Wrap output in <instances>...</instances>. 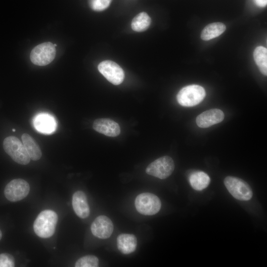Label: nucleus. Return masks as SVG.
<instances>
[{
    "mask_svg": "<svg viewBox=\"0 0 267 267\" xmlns=\"http://www.w3.org/2000/svg\"><path fill=\"white\" fill-rule=\"evenodd\" d=\"M57 221L58 216L54 211L44 210L39 214L34 222V232L40 237L49 238L53 235Z\"/></svg>",
    "mask_w": 267,
    "mask_h": 267,
    "instance_id": "1",
    "label": "nucleus"
},
{
    "mask_svg": "<svg viewBox=\"0 0 267 267\" xmlns=\"http://www.w3.org/2000/svg\"><path fill=\"white\" fill-rule=\"evenodd\" d=\"M3 147L15 162L21 165H27L30 162V158L24 145L16 137L9 136L5 138Z\"/></svg>",
    "mask_w": 267,
    "mask_h": 267,
    "instance_id": "2",
    "label": "nucleus"
},
{
    "mask_svg": "<svg viewBox=\"0 0 267 267\" xmlns=\"http://www.w3.org/2000/svg\"><path fill=\"white\" fill-rule=\"evenodd\" d=\"M205 89L197 85H191L182 88L177 95L178 103L184 107H192L200 103L205 98Z\"/></svg>",
    "mask_w": 267,
    "mask_h": 267,
    "instance_id": "3",
    "label": "nucleus"
},
{
    "mask_svg": "<svg viewBox=\"0 0 267 267\" xmlns=\"http://www.w3.org/2000/svg\"><path fill=\"white\" fill-rule=\"evenodd\" d=\"M224 184L229 192L236 199L248 201L252 197L253 191L251 187L240 178L227 177L224 179Z\"/></svg>",
    "mask_w": 267,
    "mask_h": 267,
    "instance_id": "4",
    "label": "nucleus"
},
{
    "mask_svg": "<svg viewBox=\"0 0 267 267\" xmlns=\"http://www.w3.org/2000/svg\"><path fill=\"white\" fill-rule=\"evenodd\" d=\"M136 210L144 215H153L157 214L161 207L160 199L156 195L146 192L138 195L134 201Z\"/></svg>",
    "mask_w": 267,
    "mask_h": 267,
    "instance_id": "5",
    "label": "nucleus"
},
{
    "mask_svg": "<svg viewBox=\"0 0 267 267\" xmlns=\"http://www.w3.org/2000/svg\"><path fill=\"white\" fill-rule=\"evenodd\" d=\"M175 164L172 158L168 156L160 157L151 163L145 170L149 175L160 179H165L173 172Z\"/></svg>",
    "mask_w": 267,
    "mask_h": 267,
    "instance_id": "6",
    "label": "nucleus"
},
{
    "mask_svg": "<svg viewBox=\"0 0 267 267\" xmlns=\"http://www.w3.org/2000/svg\"><path fill=\"white\" fill-rule=\"evenodd\" d=\"M56 48L54 44L45 42L35 46L30 53V59L33 63L39 66H45L54 59Z\"/></svg>",
    "mask_w": 267,
    "mask_h": 267,
    "instance_id": "7",
    "label": "nucleus"
},
{
    "mask_svg": "<svg viewBox=\"0 0 267 267\" xmlns=\"http://www.w3.org/2000/svg\"><path fill=\"white\" fill-rule=\"evenodd\" d=\"M30 185L22 178H16L9 182L4 190L6 198L11 202H17L23 199L30 192Z\"/></svg>",
    "mask_w": 267,
    "mask_h": 267,
    "instance_id": "8",
    "label": "nucleus"
},
{
    "mask_svg": "<svg viewBox=\"0 0 267 267\" xmlns=\"http://www.w3.org/2000/svg\"><path fill=\"white\" fill-rule=\"evenodd\" d=\"M99 72L111 83L115 85L121 84L125 74L122 68L116 63L111 60H105L98 65Z\"/></svg>",
    "mask_w": 267,
    "mask_h": 267,
    "instance_id": "9",
    "label": "nucleus"
},
{
    "mask_svg": "<svg viewBox=\"0 0 267 267\" xmlns=\"http://www.w3.org/2000/svg\"><path fill=\"white\" fill-rule=\"evenodd\" d=\"M91 231L95 237L100 239H107L111 235L114 225L111 220L105 216L96 217L92 222Z\"/></svg>",
    "mask_w": 267,
    "mask_h": 267,
    "instance_id": "10",
    "label": "nucleus"
},
{
    "mask_svg": "<svg viewBox=\"0 0 267 267\" xmlns=\"http://www.w3.org/2000/svg\"><path fill=\"white\" fill-rule=\"evenodd\" d=\"M224 117V113L221 110L212 109L199 114L196 118V122L199 127L206 128L221 123Z\"/></svg>",
    "mask_w": 267,
    "mask_h": 267,
    "instance_id": "11",
    "label": "nucleus"
},
{
    "mask_svg": "<svg viewBox=\"0 0 267 267\" xmlns=\"http://www.w3.org/2000/svg\"><path fill=\"white\" fill-rule=\"evenodd\" d=\"M93 129L96 132L110 137L118 136L121 132L119 124L108 118H100L95 120Z\"/></svg>",
    "mask_w": 267,
    "mask_h": 267,
    "instance_id": "12",
    "label": "nucleus"
},
{
    "mask_svg": "<svg viewBox=\"0 0 267 267\" xmlns=\"http://www.w3.org/2000/svg\"><path fill=\"white\" fill-rule=\"evenodd\" d=\"M72 206L76 214L80 218L89 217L90 213L89 205L85 193L81 190L76 191L72 196Z\"/></svg>",
    "mask_w": 267,
    "mask_h": 267,
    "instance_id": "13",
    "label": "nucleus"
},
{
    "mask_svg": "<svg viewBox=\"0 0 267 267\" xmlns=\"http://www.w3.org/2000/svg\"><path fill=\"white\" fill-rule=\"evenodd\" d=\"M118 250L124 254H129L134 252L137 246V239L132 234L123 233L117 238Z\"/></svg>",
    "mask_w": 267,
    "mask_h": 267,
    "instance_id": "14",
    "label": "nucleus"
},
{
    "mask_svg": "<svg viewBox=\"0 0 267 267\" xmlns=\"http://www.w3.org/2000/svg\"><path fill=\"white\" fill-rule=\"evenodd\" d=\"M34 126L40 132L49 134L53 132L55 128V122L54 119L47 114H40L34 120Z\"/></svg>",
    "mask_w": 267,
    "mask_h": 267,
    "instance_id": "15",
    "label": "nucleus"
},
{
    "mask_svg": "<svg viewBox=\"0 0 267 267\" xmlns=\"http://www.w3.org/2000/svg\"><path fill=\"white\" fill-rule=\"evenodd\" d=\"M22 140L31 159L34 161L39 160L42 155L39 145L34 138L28 134L22 135Z\"/></svg>",
    "mask_w": 267,
    "mask_h": 267,
    "instance_id": "16",
    "label": "nucleus"
},
{
    "mask_svg": "<svg viewBox=\"0 0 267 267\" xmlns=\"http://www.w3.org/2000/svg\"><path fill=\"white\" fill-rule=\"evenodd\" d=\"M189 183L191 187L196 190H202L206 188L210 184V178L202 171L193 172L189 176Z\"/></svg>",
    "mask_w": 267,
    "mask_h": 267,
    "instance_id": "17",
    "label": "nucleus"
},
{
    "mask_svg": "<svg viewBox=\"0 0 267 267\" xmlns=\"http://www.w3.org/2000/svg\"><path fill=\"white\" fill-rule=\"evenodd\" d=\"M226 27L221 22H214L207 25L202 30L201 38L204 41L214 39L222 34Z\"/></svg>",
    "mask_w": 267,
    "mask_h": 267,
    "instance_id": "18",
    "label": "nucleus"
},
{
    "mask_svg": "<svg viewBox=\"0 0 267 267\" xmlns=\"http://www.w3.org/2000/svg\"><path fill=\"white\" fill-rule=\"evenodd\" d=\"M254 59L261 72L267 75V49L262 46H257L253 53Z\"/></svg>",
    "mask_w": 267,
    "mask_h": 267,
    "instance_id": "19",
    "label": "nucleus"
},
{
    "mask_svg": "<svg viewBox=\"0 0 267 267\" xmlns=\"http://www.w3.org/2000/svg\"><path fill=\"white\" fill-rule=\"evenodd\" d=\"M151 23V18L145 12H140L133 19L131 27L136 32H143L146 30Z\"/></svg>",
    "mask_w": 267,
    "mask_h": 267,
    "instance_id": "20",
    "label": "nucleus"
},
{
    "mask_svg": "<svg viewBox=\"0 0 267 267\" xmlns=\"http://www.w3.org/2000/svg\"><path fill=\"white\" fill-rule=\"evenodd\" d=\"M98 259L93 255H87L79 259L76 262V267H97Z\"/></svg>",
    "mask_w": 267,
    "mask_h": 267,
    "instance_id": "21",
    "label": "nucleus"
},
{
    "mask_svg": "<svg viewBox=\"0 0 267 267\" xmlns=\"http://www.w3.org/2000/svg\"><path fill=\"white\" fill-rule=\"evenodd\" d=\"M111 0H89V4L93 10L102 11L110 5Z\"/></svg>",
    "mask_w": 267,
    "mask_h": 267,
    "instance_id": "22",
    "label": "nucleus"
},
{
    "mask_svg": "<svg viewBox=\"0 0 267 267\" xmlns=\"http://www.w3.org/2000/svg\"><path fill=\"white\" fill-rule=\"evenodd\" d=\"M15 266L13 257L7 253L0 254V267H13Z\"/></svg>",
    "mask_w": 267,
    "mask_h": 267,
    "instance_id": "23",
    "label": "nucleus"
},
{
    "mask_svg": "<svg viewBox=\"0 0 267 267\" xmlns=\"http://www.w3.org/2000/svg\"><path fill=\"white\" fill-rule=\"evenodd\" d=\"M255 4L260 7H265L267 4V0H254Z\"/></svg>",
    "mask_w": 267,
    "mask_h": 267,
    "instance_id": "24",
    "label": "nucleus"
},
{
    "mask_svg": "<svg viewBox=\"0 0 267 267\" xmlns=\"http://www.w3.org/2000/svg\"><path fill=\"white\" fill-rule=\"evenodd\" d=\"M2 237V233L1 231L0 230V240L1 239Z\"/></svg>",
    "mask_w": 267,
    "mask_h": 267,
    "instance_id": "25",
    "label": "nucleus"
},
{
    "mask_svg": "<svg viewBox=\"0 0 267 267\" xmlns=\"http://www.w3.org/2000/svg\"><path fill=\"white\" fill-rule=\"evenodd\" d=\"M12 131L15 132V129H13Z\"/></svg>",
    "mask_w": 267,
    "mask_h": 267,
    "instance_id": "26",
    "label": "nucleus"
},
{
    "mask_svg": "<svg viewBox=\"0 0 267 267\" xmlns=\"http://www.w3.org/2000/svg\"><path fill=\"white\" fill-rule=\"evenodd\" d=\"M54 45L56 47V44H54Z\"/></svg>",
    "mask_w": 267,
    "mask_h": 267,
    "instance_id": "27",
    "label": "nucleus"
}]
</instances>
